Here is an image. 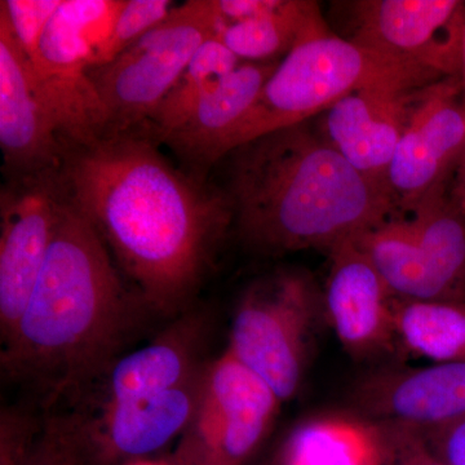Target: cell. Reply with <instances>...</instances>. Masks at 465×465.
<instances>
[{"mask_svg": "<svg viewBox=\"0 0 465 465\" xmlns=\"http://www.w3.org/2000/svg\"><path fill=\"white\" fill-rule=\"evenodd\" d=\"M145 125L66 146L67 197L150 313L182 316L234 222L225 192L177 170Z\"/></svg>", "mask_w": 465, "mask_h": 465, "instance_id": "6da1fadb", "label": "cell"}, {"mask_svg": "<svg viewBox=\"0 0 465 465\" xmlns=\"http://www.w3.org/2000/svg\"><path fill=\"white\" fill-rule=\"evenodd\" d=\"M146 314L67 197L25 312L2 345V370L45 409L76 400L106 378Z\"/></svg>", "mask_w": 465, "mask_h": 465, "instance_id": "7a4b0ae2", "label": "cell"}, {"mask_svg": "<svg viewBox=\"0 0 465 465\" xmlns=\"http://www.w3.org/2000/svg\"><path fill=\"white\" fill-rule=\"evenodd\" d=\"M225 193L244 243L260 252L324 250L394 213L384 186L367 179L308 122L232 150Z\"/></svg>", "mask_w": 465, "mask_h": 465, "instance_id": "3957f363", "label": "cell"}, {"mask_svg": "<svg viewBox=\"0 0 465 465\" xmlns=\"http://www.w3.org/2000/svg\"><path fill=\"white\" fill-rule=\"evenodd\" d=\"M440 76L382 56L329 26L305 34L280 61L226 145L238 146L321 115L351 92L374 85L420 90Z\"/></svg>", "mask_w": 465, "mask_h": 465, "instance_id": "277c9868", "label": "cell"}, {"mask_svg": "<svg viewBox=\"0 0 465 465\" xmlns=\"http://www.w3.org/2000/svg\"><path fill=\"white\" fill-rule=\"evenodd\" d=\"M322 317V290L312 275L296 269L278 272L253 283L242 296L226 351L286 402L304 381Z\"/></svg>", "mask_w": 465, "mask_h": 465, "instance_id": "5b68a950", "label": "cell"}, {"mask_svg": "<svg viewBox=\"0 0 465 465\" xmlns=\"http://www.w3.org/2000/svg\"><path fill=\"white\" fill-rule=\"evenodd\" d=\"M219 29L213 0H191L173 7L112 63L92 67V82L108 115L106 134L148 124L195 52Z\"/></svg>", "mask_w": 465, "mask_h": 465, "instance_id": "8992f818", "label": "cell"}, {"mask_svg": "<svg viewBox=\"0 0 465 465\" xmlns=\"http://www.w3.org/2000/svg\"><path fill=\"white\" fill-rule=\"evenodd\" d=\"M124 0H64L30 58L34 75L66 146L92 145L108 133V115L92 82L94 48Z\"/></svg>", "mask_w": 465, "mask_h": 465, "instance_id": "52a82bcc", "label": "cell"}, {"mask_svg": "<svg viewBox=\"0 0 465 465\" xmlns=\"http://www.w3.org/2000/svg\"><path fill=\"white\" fill-rule=\"evenodd\" d=\"M281 401L231 351L206 367L200 402L174 465H244L258 451Z\"/></svg>", "mask_w": 465, "mask_h": 465, "instance_id": "ba28073f", "label": "cell"}, {"mask_svg": "<svg viewBox=\"0 0 465 465\" xmlns=\"http://www.w3.org/2000/svg\"><path fill=\"white\" fill-rule=\"evenodd\" d=\"M344 5L349 41L440 78L463 75L465 2L358 0Z\"/></svg>", "mask_w": 465, "mask_h": 465, "instance_id": "9c48e42d", "label": "cell"}, {"mask_svg": "<svg viewBox=\"0 0 465 465\" xmlns=\"http://www.w3.org/2000/svg\"><path fill=\"white\" fill-rule=\"evenodd\" d=\"M67 200L60 171L9 179L0 193V335L16 330Z\"/></svg>", "mask_w": 465, "mask_h": 465, "instance_id": "30bf717a", "label": "cell"}, {"mask_svg": "<svg viewBox=\"0 0 465 465\" xmlns=\"http://www.w3.org/2000/svg\"><path fill=\"white\" fill-rule=\"evenodd\" d=\"M463 157V75L448 76L416 94L385 179L393 215L409 213L427 195L446 185L450 171Z\"/></svg>", "mask_w": 465, "mask_h": 465, "instance_id": "8fae6325", "label": "cell"}, {"mask_svg": "<svg viewBox=\"0 0 465 465\" xmlns=\"http://www.w3.org/2000/svg\"><path fill=\"white\" fill-rule=\"evenodd\" d=\"M0 148L9 179L63 168L61 140L32 63L0 15Z\"/></svg>", "mask_w": 465, "mask_h": 465, "instance_id": "7c38bea8", "label": "cell"}, {"mask_svg": "<svg viewBox=\"0 0 465 465\" xmlns=\"http://www.w3.org/2000/svg\"><path fill=\"white\" fill-rule=\"evenodd\" d=\"M329 255L323 317L342 348L360 361L396 354L394 296L381 275L354 238L333 247Z\"/></svg>", "mask_w": 465, "mask_h": 465, "instance_id": "4fadbf2b", "label": "cell"}, {"mask_svg": "<svg viewBox=\"0 0 465 465\" xmlns=\"http://www.w3.org/2000/svg\"><path fill=\"white\" fill-rule=\"evenodd\" d=\"M353 410L425 433L465 418V362L390 367L358 379Z\"/></svg>", "mask_w": 465, "mask_h": 465, "instance_id": "5bb4252c", "label": "cell"}, {"mask_svg": "<svg viewBox=\"0 0 465 465\" xmlns=\"http://www.w3.org/2000/svg\"><path fill=\"white\" fill-rule=\"evenodd\" d=\"M418 92L391 85L351 92L321 114L318 133L354 170L385 188Z\"/></svg>", "mask_w": 465, "mask_h": 465, "instance_id": "9a60e30c", "label": "cell"}, {"mask_svg": "<svg viewBox=\"0 0 465 465\" xmlns=\"http://www.w3.org/2000/svg\"><path fill=\"white\" fill-rule=\"evenodd\" d=\"M202 381L203 376L176 390L105 405L104 414L92 423L84 418L88 463H130L166 446L192 424L200 402Z\"/></svg>", "mask_w": 465, "mask_h": 465, "instance_id": "2e32d148", "label": "cell"}, {"mask_svg": "<svg viewBox=\"0 0 465 465\" xmlns=\"http://www.w3.org/2000/svg\"><path fill=\"white\" fill-rule=\"evenodd\" d=\"M280 61L243 63L194 108L159 143L183 162L186 173L204 182L208 168L226 157V145L249 114Z\"/></svg>", "mask_w": 465, "mask_h": 465, "instance_id": "e0dca14e", "label": "cell"}, {"mask_svg": "<svg viewBox=\"0 0 465 465\" xmlns=\"http://www.w3.org/2000/svg\"><path fill=\"white\" fill-rule=\"evenodd\" d=\"M206 318L188 311L149 345L116 361L106 375V403L128 402L200 381Z\"/></svg>", "mask_w": 465, "mask_h": 465, "instance_id": "ac0fdd59", "label": "cell"}, {"mask_svg": "<svg viewBox=\"0 0 465 465\" xmlns=\"http://www.w3.org/2000/svg\"><path fill=\"white\" fill-rule=\"evenodd\" d=\"M396 425L356 411L309 416L287 433L269 465H390Z\"/></svg>", "mask_w": 465, "mask_h": 465, "instance_id": "d6986e66", "label": "cell"}, {"mask_svg": "<svg viewBox=\"0 0 465 465\" xmlns=\"http://www.w3.org/2000/svg\"><path fill=\"white\" fill-rule=\"evenodd\" d=\"M393 332L399 356L465 362V302L394 298Z\"/></svg>", "mask_w": 465, "mask_h": 465, "instance_id": "ffe728a7", "label": "cell"}, {"mask_svg": "<svg viewBox=\"0 0 465 465\" xmlns=\"http://www.w3.org/2000/svg\"><path fill=\"white\" fill-rule=\"evenodd\" d=\"M324 26L318 3L281 0L268 14L220 27L217 36L242 61L272 63L286 56L305 34Z\"/></svg>", "mask_w": 465, "mask_h": 465, "instance_id": "44dd1931", "label": "cell"}, {"mask_svg": "<svg viewBox=\"0 0 465 465\" xmlns=\"http://www.w3.org/2000/svg\"><path fill=\"white\" fill-rule=\"evenodd\" d=\"M240 60L215 35L195 52L173 90L143 124L158 143L194 108L195 104L219 87L238 69Z\"/></svg>", "mask_w": 465, "mask_h": 465, "instance_id": "7402d4cb", "label": "cell"}, {"mask_svg": "<svg viewBox=\"0 0 465 465\" xmlns=\"http://www.w3.org/2000/svg\"><path fill=\"white\" fill-rule=\"evenodd\" d=\"M12 423L21 465H90L81 415H45L36 423L14 414Z\"/></svg>", "mask_w": 465, "mask_h": 465, "instance_id": "603a6c76", "label": "cell"}, {"mask_svg": "<svg viewBox=\"0 0 465 465\" xmlns=\"http://www.w3.org/2000/svg\"><path fill=\"white\" fill-rule=\"evenodd\" d=\"M168 0H124L109 32L94 48V66L112 63L150 30L166 20L173 11Z\"/></svg>", "mask_w": 465, "mask_h": 465, "instance_id": "cb8c5ba5", "label": "cell"}, {"mask_svg": "<svg viewBox=\"0 0 465 465\" xmlns=\"http://www.w3.org/2000/svg\"><path fill=\"white\" fill-rule=\"evenodd\" d=\"M64 0H2L0 15L7 18L27 58L35 56L45 30Z\"/></svg>", "mask_w": 465, "mask_h": 465, "instance_id": "d4e9b609", "label": "cell"}, {"mask_svg": "<svg viewBox=\"0 0 465 465\" xmlns=\"http://www.w3.org/2000/svg\"><path fill=\"white\" fill-rule=\"evenodd\" d=\"M421 434L443 464L465 465V418Z\"/></svg>", "mask_w": 465, "mask_h": 465, "instance_id": "484cf974", "label": "cell"}, {"mask_svg": "<svg viewBox=\"0 0 465 465\" xmlns=\"http://www.w3.org/2000/svg\"><path fill=\"white\" fill-rule=\"evenodd\" d=\"M390 465L445 464L434 455L423 434L409 428L397 427L396 448Z\"/></svg>", "mask_w": 465, "mask_h": 465, "instance_id": "4316f807", "label": "cell"}, {"mask_svg": "<svg viewBox=\"0 0 465 465\" xmlns=\"http://www.w3.org/2000/svg\"><path fill=\"white\" fill-rule=\"evenodd\" d=\"M220 27L262 16L280 5L281 0H213Z\"/></svg>", "mask_w": 465, "mask_h": 465, "instance_id": "83f0119b", "label": "cell"}, {"mask_svg": "<svg viewBox=\"0 0 465 465\" xmlns=\"http://www.w3.org/2000/svg\"><path fill=\"white\" fill-rule=\"evenodd\" d=\"M0 465H21L12 416L5 411L0 421Z\"/></svg>", "mask_w": 465, "mask_h": 465, "instance_id": "f1b7e54d", "label": "cell"}, {"mask_svg": "<svg viewBox=\"0 0 465 465\" xmlns=\"http://www.w3.org/2000/svg\"><path fill=\"white\" fill-rule=\"evenodd\" d=\"M125 465H174L173 461L170 463H163V461H150L143 460V459H137V460L130 461V463H125Z\"/></svg>", "mask_w": 465, "mask_h": 465, "instance_id": "f546056e", "label": "cell"}, {"mask_svg": "<svg viewBox=\"0 0 465 465\" xmlns=\"http://www.w3.org/2000/svg\"><path fill=\"white\" fill-rule=\"evenodd\" d=\"M460 206H461V208H463V213L465 215V158H464V182H463V191H461Z\"/></svg>", "mask_w": 465, "mask_h": 465, "instance_id": "4dcf8cb0", "label": "cell"}, {"mask_svg": "<svg viewBox=\"0 0 465 465\" xmlns=\"http://www.w3.org/2000/svg\"><path fill=\"white\" fill-rule=\"evenodd\" d=\"M463 82L465 88V35H464V48H463Z\"/></svg>", "mask_w": 465, "mask_h": 465, "instance_id": "1f68e13d", "label": "cell"}]
</instances>
